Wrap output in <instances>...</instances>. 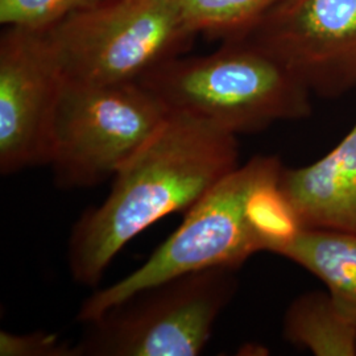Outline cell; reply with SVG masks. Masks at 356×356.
Wrapping results in <instances>:
<instances>
[{"instance_id":"obj_1","label":"cell","mask_w":356,"mask_h":356,"mask_svg":"<svg viewBox=\"0 0 356 356\" xmlns=\"http://www.w3.org/2000/svg\"><path fill=\"white\" fill-rule=\"evenodd\" d=\"M239 166L238 136L189 115L169 114L113 178L107 198L78 219L67 263L73 280L95 286L127 243L175 213H186Z\"/></svg>"},{"instance_id":"obj_2","label":"cell","mask_w":356,"mask_h":356,"mask_svg":"<svg viewBox=\"0 0 356 356\" xmlns=\"http://www.w3.org/2000/svg\"><path fill=\"white\" fill-rule=\"evenodd\" d=\"M169 114L189 115L234 135L312 115V92L247 38L223 40L206 56H178L139 79Z\"/></svg>"},{"instance_id":"obj_3","label":"cell","mask_w":356,"mask_h":356,"mask_svg":"<svg viewBox=\"0 0 356 356\" xmlns=\"http://www.w3.org/2000/svg\"><path fill=\"white\" fill-rule=\"evenodd\" d=\"M65 79L139 81L184 56L197 36L179 0H103L47 31Z\"/></svg>"},{"instance_id":"obj_4","label":"cell","mask_w":356,"mask_h":356,"mask_svg":"<svg viewBox=\"0 0 356 356\" xmlns=\"http://www.w3.org/2000/svg\"><path fill=\"white\" fill-rule=\"evenodd\" d=\"M168 116L163 103L139 81L65 79L51 126L48 165L54 182L79 189L114 178Z\"/></svg>"},{"instance_id":"obj_5","label":"cell","mask_w":356,"mask_h":356,"mask_svg":"<svg viewBox=\"0 0 356 356\" xmlns=\"http://www.w3.org/2000/svg\"><path fill=\"white\" fill-rule=\"evenodd\" d=\"M236 270L201 269L129 296L85 323L76 356L200 355L236 291Z\"/></svg>"},{"instance_id":"obj_6","label":"cell","mask_w":356,"mask_h":356,"mask_svg":"<svg viewBox=\"0 0 356 356\" xmlns=\"http://www.w3.org/2000/svg\"><path fill=\"white\" fill-rule=\"evenodd\" d=\"M281 165L275 156H256L239 165L193 204L165 242L140 267L113 285L92 293L78 321L88 323L111 306L154 284L216 267L238 268L264 251L248 216L247 200L256 182Z\"/></svg>"},{"instance_id":"obj_7","label":"cell","mask_w":356,"mask_h":356,"mask_svg":"<svg viewBox=\"0 0 356 356\" xmlns=\"http://www.w3.org/2000/svg\"><path fill=\"white\" fill-rule=\"evenodd\" d=\"M242 38L321 98L356 88V0H279Z\"/></svg>"},{"instance_id":"obj_8","label":"cell","mask_w":356,"mask_h":356,"mask_svg":"<svg viewBox=\"0 0 356 356\" xmlns=\"http://www.w3.org/2000/svg\"><path fill=\"white\" fill-rule=\"evenodd\" d=\"M65 76L47 31L6 26L0 38V172L48 165Z\"/></svg>"},{"instance_id":"obj_9","label":"cell","mask_w":356,"mask_h":356,"mask_svg":"<svg viewBox=\"0 0 356 356\" xmlns=\"http://www.w3.org/2000/svg\"><path fill=\"white\" fill-rule=\"evenodd\" d=\"M280 188L301 229L356 234V123L316 163L284 168Z\"/></svg>"},{"instance_id":"obj_10","label":"cell","mask_w":356,"mask_h":356,"mask_svg":"<svg viewBox=\"0 0 356 356\" xmlns=\"http://www.w3.org/2000/svg\"><path fill=\"white\" fill-rule=\"evenodd\" d=\"M275 254L318 277L337 307L356 322V234L301 229Z\"/></svg>"},{"instance_id":"obj_11","label":"cell","mask_w":356,"mask_h":356,"mask_svg":"<svg viewBox=\"0 0 356 356\" xmlns=\"http://www.w3.org/2000/svg\"><path fill=\"white\" fill-rule=\"evenodd\" d=\"M284 337L314 355H356V322L344 316L329 293L294 300L284 319Z\"/></svg>"},{"instance_id":"obj_12","label":"cell","mask_w":356,"mask_h":356,"mask_svg":"<svg viewBox=\"0 0 356 356\" xmlns=\"http://www.w3.org/2000/svg\"><path fill=\"white\" fill-rule=\"evenodd\" d=\"M282 164L260 178L247 200V216L264 251L273 252L293 239L301 225L280 188Z\"/></svg>"},{"instance_id":"obj_13","label":"cell","mask_w":356,"mask_h":356,"mask_svg":"<svg viewBox=\"0 0 356 356\" xmlns=\"http://www.w3.org/2000/svg\"><path fill=\"white\" fill-rule=\"evenodd\" d=\"M197 35L242 38L279 0H179Z\"/></svg>"},{"instance_id":"obj_14","label":"cell","mask_w":356,"mask_h":356,"mask_svg":"<svg viewBox=\"0 0 356 356\" xmlns=\"http://www.w3.org/2000/svg\"><path fill=\"white\" fill-rule=\"evenodd\" d=\"M103 0H0V23L35 31H48L72 13Z\"/></svg>"},{"instance_id":"obj_15","label":"cell","mask_w":356,"mask_h":356,"mask_svg":"<svg viewBox=\"0 0 356 356\" xmlns=\"http://www.w3.org/2000/svg\"><path fill=\"white\" fill-rule=\"evenodd\" d=\"M1 356H76L74 344L61 341L57 335L35 331L28 334L0 332Z\"/></svg>"}]
</instances>
